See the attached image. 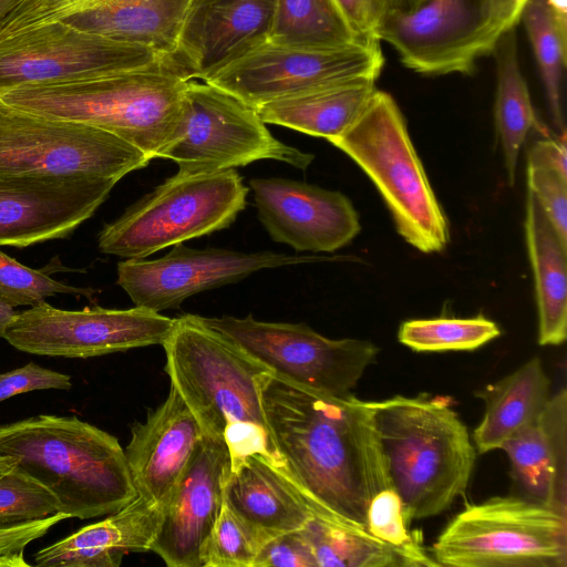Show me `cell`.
<instances>
[{
    "label": "cell",
    "instance_id": "6da1fadb",
    "mask_svg": "<svg viewBox=\"0 0 567 567\" xmlns=\"http://www.w3.org/2000/svg\"><path fill=\"white\" fill-rule=\"evenodd\" d=\"M262 408L279 455L274 466L315 517L367 530V511L393 488L374 420V402L319 392L272 372Z\"/></svg>",
    "mask_w": 567,
    "mask_h": 567
},
{
    "label": "cell",
    "instance_id": "7a4b0ae2",
    "mask_svg": "<svg viewBox=\"0 0 567 567\" xmlns=\"http://www.w3.org/2000/svg\"><path fill=\"white\" fill-rule=\"evenodd\" d=\"M162 346L171 385L203 433L225 440L231 465L258 454L278 466L261 402L270 369L195 315L176 318Z\"/></svg>",
    "mask_w": 567,
    "mask_h": 567
},
{
    "label": "cell",
    "instance_id": "3957f363",
    "mask_svg": "<svg viewBox=\"0 0 567 567\" xmlns=\"http://www.w3.org/2000/svg\"><path fill=\"white\" fill-rule=\"evenodd\" d=\"M0 454L47 487L69 517L109 516L137 496L117 439L74 415L0 425Z\"/></svg>",
    "mask_w": 567,
    "mask_h": 567
},
{
    "label": "cell",
    "instance_id": "277c9868",
    "mask_svg": "<svg viewBox=\"0 0 567 567\" xmlns=\"http://www.w3.org/2000/svg\"><path fill=\"white\" fill-rule=\"evenodd\" d=\"M374 420L410 523L441 514L465 493L476 449L445 398L395 395L374 402Z\"/></svg>",
    "mask_w": 567,
    "mask_h": 567
},
{
    "label": "cell",
    "instance_id": "5b68a950",
    "mask_svg": "<svg viewBox=\"0 0 567 567\" xmlns=\"http://www.w3.org/2000/svg\"><path fill=\"white\" fill-rule=\"evenodd\" d=\"M187 80L171 63L75 82L22 85L0 100L111 132L158 158L182 121Z\"/></svg>",
    "mask_w": 567,
    "mask_h": 567
},
{
    "label": "cell",
    "instance_id": "8992f818",
    "mask_svg": "<svg viewBox=\"0 0 567 567\" xmlns=\"http://www.w3.org/2000/svg\"><path fill=\"white\" fill-rule=\"evenodd\" d=\"M369 176L403 239L422 252H440L450 227L394 99L377 89L353 123L329 140Z\"/></svg>",
    "mask_w": 567,
    "mask_h": 567
},
{
    "label": "cell",
    "instance_id": "52a82bcc",
    "mask_svg": "<svg viewBox=\"0 0 567 567\" xmlns=\"http://www.w3.org/2000/svg\"><path fill=\"white\" fill-rule=\"evenodd\" d=\"M248 187L235 168L178 173L128 207L99 234V249L141 259L229 227L246 207Z\"/></svg>",
    "mask_w": 567,
    "mask_h": 567
},
{
    "label": "cell",
    "instance_id": "ba28073f",
    "mask_svg": "<svg viewBox=\"0 0 567 567\" xmlns=\"http://www.w3.org/2000/svg\"><path fill=\"white\" fill-rule=\"evenodd\" d=\"M432 557L449 567H566L567 515L523 496H494L456 514Z\"/></svg>",
    "mask_w": 567,
    "mask_h": 567
},
{
    "label": "cell",
    "instance_id": "9c48e42d",
    "mask_svg": "<svg viewBox=\"0 0 567 567\" xmlns=\"http://www.w3.org/2000/svg\"><path fill=\"white\" fill-rule=\"evenodd\" d=\"M158 158L174 161L178 173L202 174L259 159L306 169L315 155L274 137L255 107L209 83L189 80L182 121Z\"/></svg>",
    "mask_w": 567,
    "mask_h": 567
},
{
    "label": "cell",
    "instance_id": "30bf717a",
    "mask_svg": "<svg viewBox=\"0 0 567 567\" xmlns=\"http://www.w3.org/2000/svg\"><path fill=\"white\" fill-rule=\"evenodd\" d=\"M132 143L81 122L48 117L0 100V176L117 178L148 165Z\"/></svg>",
    "mask_w": 567,
    "mask_h": 567
},
{
    "label": "cell",
    "instance_id": "8fae6325",
    "mask_svg": "<svg viewBox=\"0 0 567 567\" xmlns=\"http://www.w3.org/2000/svg\"><path fill=\"white\" fill-rule=\"evenodd\" d=\"M200 319L274 374L334 395L351 393L380 351L368 340L330 339L305 323L266 322L250 315Z\"/></svg>",
    "mask_w": 567,
    "mask_h": 567
},
{
    "label": "cell",
    "instance_id": "7c38bea8",
    "mask_svg": "<svg viewBox=\"0 0 567 567\" xmlns=\"http://www.w3.org/2000/svg\"><path fill=\"white\" fill-rule=\"evenodd\" d=\"M384 65L380 41L340 48H301L266 42L203 80L258 107L321 86L377 80Z\"/></svg>",
    "mask_w": 567,
    "mask_h": 567
},
{
    "label": "cell",
    "instance_id": "4fadbf2b",
    "mask_svg": "<svg viewBox=\"0 0 567 567\" xmlns=\"http://www.w3.org/2000/svg\"><path fill=\"white\" fill-rule=\"evenodd\" d=\"M161 63L171 62L150 48L47 22L0 39V93L22 85L83 81Z\"/></svg>",
    "mask_w": 567,
    "mask_h": 567
},
{
    "label": "cell",
    "instance_id": "5bb4252c",
    "mask_svg": "<svg viewBox=\"0 0 567 567\" xmlns=\"http://www.w3.org/2000/svg\"><path fill=\"white\" fill-rule=\"evenodd\" d=\"M175 323L141 307L62 310L42 301L17 312L3 339L31 354L86 359L163 344Z\"/></svg>",
    "mask_w": 567,
    "mask_h": 567
},
{
    "label": "cell",
    "instance_id": "9a60e30c",
    "mask_svg": "<svg viewBox=\"0 0 567 567\" xmlns=\"http://www.w3.org/2000/svg\"><path fill=\"white\" fill-rule=\"evenodd\" d=\"M326 259L329 258L274 251L194 249L182 243L157 259L118 262L117 285L126 291L135 307L161 312L177 308L198 292L240 281L261 269Z\"/></svg>",
    "mask_w": 567,
    "mask_h": 567
},
{
    "label": "cell",
    "instance_id": "2e32d148",
    "mask_svg": "<svg viewBox=\"0 0 567 567\" xmlns=\"http://www.w3.org/2000/svg\"><path fill=\"white\" fill-rule=\"evenodd\" d=\"M193 0H23L1 23L0 39L47 22L150 48L171 63Z\"/></svg>",
    "mask_w": 567,
    "mask_h": 567
},
{
    "label": "cell",
    "instance_id": "e0dca14e",
    "mask_svg": "<svg viewBox=\"0 0 567 567\" xmlns=\"http://www.w3.org/2000/svg\"><path fill=\"white\" fill-rule=\"evenodd\" d=\"M377 39L390 43L409 69L426 74H472L492 53L470 0H425L392 10Z\"/></svg>",
    "mask_w": 567,
    "mask_h": 567
},
{
    "label": "cell",
    "instance_id": "ac0fdd59",
    "mask_svg": "<svg viewBox=\"0 0 567 567\" xmlns=\"http://www.w3.org/2000/svg\"><path fill=\"white\" fill-rule=\"evenodd\" d=\"M117 178L95 175L0 176V246L64 238L106 199Z\"/></svg>",
    "mask_w": 567,
    "mask_h": 567
},
{
    "label": "cell",
    "instance_id": "d6986e66",
    "mask_svg": "<svg viewBox=\"0 0 567 567\" xmlns=\"http://www.w3.org/2000/svg\"><path fill=\"white\" fill-rule=\"evenodd\" d=\"M231 458L221 436L204 434L168 502L151 550L168 567H202L224 506Z\"/></svg>",
    "mask_w": 567,
    "mask_h": 567
},
{
    "label": "cell",
    "instance_id": "ffe728a7",
    "mask_svg": "<svg viewBox=\"0 0 567 567\" xmlns=\"http://www.w3.org/2000/svg\"><path fill=\"white\" fill-rule=\"evenodd\" d=\"M249 185L271 239L297 251L333 252L361 229L351 200L338 190L278 177L252 178Z\"/></svg>",
    "mask_w": 567,
    "mask_h": 567
},
{
    "label": "cell",
    "instance_id": "44dd1931",
    "mask_svg": "<svg viewBox=\"0 0 567 567\" xmlns=\"http://www.w3.org/2000/svg\"><path fill=\"white\" fill-rule=\"evenodd\" d=\"M276 0H193L173 66L187 80H204L268 42Z\"/></svg>",
    "mask_w": 567,
    "mask_h": 567
},
{
    "label": "cell",
    "instance_id": "7402d4cb",
    "mask_svg": "<svg viewBox=\"0 0 567 567\" xmlns=\"http://www.w3.org/2000/svg\"><path fill=\"white\" fill-rule=\"evenodd\" d=\"M125 455L137 496L162 507L168 502L204 433L171 385L166 400L132 427Z\"/></svg>",
    "mask_w": 567,
    "mask_h": 567
},
{
    "label": "cell",
    "instance_id": "603a6c76",
    "mask_svg": "<svg viewBox=\"0 0 567 567\" xmlns=\"http://www.w3.org/2000/svg\"><path fill=\"white\" fill-rule=\"evenodd\" d=\"M523 497L567 514V391L551 395L539 416L502 446Z\"/></svg>",
    "mask_w": 567,
    "mask_h": 567
},
{
    "label": "cell",
    "instance_id": "cb8c5ba5",
    "mask_svg": "<svg viewBox=\"0 0 567 567\" xmlns=\"http://www.w3.org/2000/svg\"><path fill=\"white\" fill-rule=\"evenodd\" d=\"M163 516V507L136 496L105 519L34 554L39 567H118L128 553L150 551Z\"/></svg>",
    "mask_w": 567,
    "mask_h": 567
},
{
    "label": "cell",
    "instance_id": "d4e9b609",
    "mask_svg": "<svg viewBox=\"0 0 567 567\" xmlns=\"http://www.w3.org/2000/svg\"><path fill=\"white\" fill-rule=\"evenodd\" d=\"M225 505L268 539L301 529L313 517L302 498L261 455L231 465Z\"/></svg>",
    "mask_w": 567,
    "mask_h": 567
},
{
    "label": "cell",
    "instance_id": "484cf974",
    "mask_svg": "<svg viewBox=\"0 0 567 567\" xmlns=\"http://www.w3.org/2000/svg\"><path fill=\"white\" fill-rule=\"evenodd\" d=\"M525 235L535 279L538 343L559 346L567 337V244L529 190Z\"/></svg>",
    "mask_w": 567,
    "mask_h": 567
},
{
    "label": "cell",
    "instance_id": "4316f807",
    "mask_svg": "<svg viewBox=\"0 0 567 567\" xmlns=\"http://www.w3.org/2000/svg\"><path fill=\"white\" fill-rule=\"evenodd\" d=\"M475 394L485 403V411L473 440L478 453H487L501 450L539 416L551 396L550 379L540 359L533 358Z\"/></svg>",
    "mask_w": 567,
    "mask_h": 567
},
{
    "label": "cell",
    "instance_id": "83f0119b",
    "mask_svg": "<svg viewBox=\"0 0 567 567\" xmlns=\"http://www.w3.org/2000/svg\"><path fill=\"white\" fill-rule=\"evenodd\" d=\"M375 91V80L346 81L275 100L256 111L266 124L329 141L353 123Z\"/></svg>",
    "mask_w": 567,
    "mask_h": 567
},
{
    "label": "cell",
    "instance_id": "f1b7e54d",
    "mask_svg": "<svg viewBox=\"0 0 567 567\" xmlns=\"http://www.w3.org/2000/svg\"><path fill=\"white\" fill-rule=\"evenodd\" d=\"M496 65L495 127L501 142L507 182L515 183L519 151L527 134L539 127L526 80L520 71L516 30L505 31L492 53Z\"/></svg>",
    "mask_w": 567,
    "mask_h": 567
},
{
    "label": "cell",
    "instance_id": "f546056e",
    "mask_svg": "<svg viewBox=\"0 0 567 567\" xmlns=\"http://www.w3.org/2000/svg\"><path fill=\"white\" fill-rule=\"evenodd\" d=\"M361 37L336 0H276L268 42L301 48H340Z\"/></svg>",
    "mask_w": 567,
    "mask_h": 567
},
{
    "label": "cell",
    "instance_id": "4dcf8cb0",
    "mask_svg": "<svg viewBox=\"0 0 567 567\" xmlns=\"http://www.w3.org/2000/svg\"><path fill=\"white\" fill-rule=\"evenodd\" d=\"M520 20L539 68L551 123L558 136L566 137L561 89L567 61V31L560 28L548 0H529Z\"/></svg>",
    "mask_w": 567,
    "mask_h": 567
},
{
    "label": "cell",
    "instance_id": "1f68e13d",
    "mask_svg": "<svg viewBox=\"0 0 567 567\" xmlns=\"http://www.w3.org/2000/svg\"><path fill=\"white\" fill-rule=\"evenodd\" d=\"M301 530L317 567H405L390 546L370 533L350 530L315 516Z\"/></svg>",
    "mask_w": 567,
    "mask_h": 567
},
{
    "label": "cell",
    "instance_id": "d6a6232c",
    "mask_svg": "<svg viewBox=\"0 0 567 567\" xmlns=\"http://www.w3.org/2000/svg\"><path fill=\"white\" fill-rule=\"evenodd\" d=\"M501 334L498 326L483 316L474 318L415 319L401 324V343L419 352L474 350Z\"/></svg>",
    "mask_w": 567,
    "mask_h": 567
},
{
    "label": "cell",
    "instance_id": "836d02e7",
    "mask_svg": "<svg viewBox=\"0 0 567 567\" xmlns=\"http://www.w3.org/2000/svg\"><path fill=\"white\" fill-rule=\"evenodd\" d=\"M401 498L394 488L379 492L367 511V530L390 546L405 567H437L439 564L410 530Z\"/></svg>",
    "mask_w": 567,
    "mask_h": 567
},
{
    "label": "cell",
    "instance_id": "e575fe53",
    "mask_svg": "<svg viewBox=\"0 0 567 567\" xmlns=\"http://www.w3.org/2000/svg\"><path fill=\"white\" fill-rule=\"evenodd\" d=\"M268 538L230 511L220 515L203 551L202 567H254Z\"/></svg>",
    "mask_w": 567,
    "mask_h": 567
},
{
    "label": "cell",
    "instance_id": "d590c367",
    "mask_svg": "<svg viewBox=\"0 0 567 567\" xmlns=\"http://www.w3.org/2000/svg\"><path fill=\"white\" fill-rule=\"evenodd\" d=\"M60 512L55 496L18 468L0 476V526L42 519Z\"/></svg>",
    "mask_w": 567,
    "mask_h": 567
},
{
    "label": "cell",
    "instance_id": "8d00e7d4",
    "mask_svg": "<svg viewBox=\"0 0 567 567\" xmlns=\"http://www.w3.org/2000/svg\"><path fill=\"white\" fill-rule=\"evenodd\" d=\"M56 293L91 298L94 290L58 281L44 269L27 267L0 250V298L12 307H33Z\"/></svg>",
    "mask_w": 567,
    "mask_h": 567
},
{
    "label": "cell",
    "instance_id": "74e56055",
    "mask_svg": "<svg viewBox=\"0 0 567 567\" xmlns=\"http://www.w3.org/2000/svg\"><path fill=\"white\" fill-rule=\"evenodd\" d=\"M527 186L563 243L567 244V177L527 155Z\"/></svg>",
    "mask_w": 567,
    "mask_h": 567
},
{
    "label": "cell",
    "instance_id": "f35d334b",
    "mask_svg": "<svg viewBox=\"0 0 567 567\" xmlns=\"http://www.w3.org/2000/svg\"><path fill=\"white\" fill-rule=\"evenodd\" d=\"M66 518H70L66 514L56 513L42 519L0 526V567H30L24 558L27 546Z\"/></svg>",
    "mask_w": 567,
    "mask_h": 567
},
{
    "label": "cell",
    "instance_id": "ab89813d",
    "mask_svg": "<svg viewBox=\"0 0 567 567\" xmlns=\"http://www.w3.org/2000/svg\"><path fill=\"white\" fill-rule=\"evenodd\" d=\"M254 567H317V563L302 530L298 529L268 539Z\"/></svg>",
    "mask_w": 567,
    "mask_h": 567
},
{
    "label": "cell",
    "instance_id": "60d3db41",
    "mask_svg": "<svg viewBox=\"0 0 567 567\" xmlns=\"http://www.w3.org/2000/svg\"><path fill=\"white\" fill-rule=\"evenodd\" d=\"M71 377L30 362L8 372H0V402L17 394L37 390H70Z\"/></svg>",
    "mask_w": 567,
    "mask_h": 567
},
{
    "label": "cell",
    "instance_id": "b9f144b4",
    "mask_svg": "<svg viewBox=\"0 0 567 567\" xmlns=\"http://www.w3.org/2000/svg\"><path fill=\"white\" fill-rule=\"evenodd\" d=\"M478 16L483 32L494 48L505 31L516 28L529 0H470ZM493 51V50H492Z\"/></svg>",
    "mask_w": 567,
    "mask_h": 567
},
{
    "label": "cell",
    "instance_id": "7bdbcfd3",
    "mask_svg": "<svg viewBox=\"0 0 567 567\" xmlns=\"http://www.w3.org/2000/svg\"><path fill=\"white\" fill-rule=\"evenodd\" d=\"M351 27L365 39H377L386 16L403 4L402 0H336ZM379 41V40H378Z\"/></svg>",
    "mask_w": 567,
    "mask_h": 567
},
{
    "label": "cell",
    "instance_id": "ee69618b",
    "mask_svg": "<svg viewBox=\"0 0 567 567\" xmlns=\"http://www.w3.org/2000/svg\"><path fill=\"white\" fill-rule=\"evenodd\" d=\"M527 155L551 166L563 176L567 177L566 137L558 136L557 138L536 141L529 146Z\"/></svg>",
    "mask_w": 567,
    "mask_h": 567
},
{
    "label": "cell",
    "instance_id": "f6af8a7d",
    "mask_svg": "<svg viewBox=\"0 0 567 567\" xmlns=\"http://www.w3.org/2000/svg\"><path fill=\"white\" fill-rule=\"evenodd\" d=\"M17 312L13 307L0 298V338H3L8 326L13 320Z\"/></svg>",
    "mask_w": 567,
    "mask_h": 567
},
{
    "label": "cell",
    "instance_id": "bcb514c9",
    "mask_svg": "<svg viewBox=\"0 0 567 567\" xmlns=\"http://www.w3.org/2000/svg\"><path fill=\"white\" fill-rule=\"evenodd\" d=\"M560 28L567 31V0H548Z\"/></svg>",
    "mask_w": 567,
    "mask_h": 567
},
{
    "label": "cell",
    "instance_id": "7dc6e473",
    "mask_svg": "<svg viewBox=\"0 0 567 567\" xmlns=\"http://www.w3.org/2000/svg\"><path fill=\"white\" fill-rule=\"evenodd\" d=\"M23 0H0V23L22 2Z\"/></svg>",
    "mask_w": 567,
    "mask_h": 567
},
{
    "label": "cell",
    "instance_id": "c3c4849f",
    "mask_svg": "<svg viewBox=\"0 0 567 567\" xmlns=\"http://www.w3.org/2000/svg\"><path fill=\"white\" fill-rule=\"evenodd\" d=\"M14 467V461L12 457L0 454V476L9 472Z\"/></svg>",
    "mask_w": 567,
    "mask_h": 567
},
{
    "label": "cell",
    "instance_id": "681fc988",
    "mask_svg": "<svg viewBox=\"0 0 567 567\" xmlns=\"http://www.w3.org/2000/svg\"><path fill=\"white\" fill-rule=\"evenodd\" d=\"M425 0H410V3H417V2H423Z\"/></svg>",
    "mask_w": 567,
    "mask_h": 567
}]
</instances>
